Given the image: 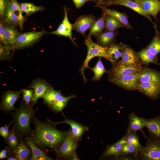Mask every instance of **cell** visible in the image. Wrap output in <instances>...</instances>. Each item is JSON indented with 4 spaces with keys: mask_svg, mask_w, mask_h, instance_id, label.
<instances>
[{
    "mask_svg": "<svg viewBox=\"0 0 160 160\" xmlns=\"http://www.w3.org/2000/svg\"><path fill=\"white\" fill-rule=\"evenodd\" d=\"M76 9H80L89 0H72Z\"/></svg>",
    "mask_w": 160,
    "mask_h": 160,
    "instance_id": "obj_47",
    "label": "cell"
},
{
    "mask_svg": "<svg viewBox=\"0 0 160 160\" xmlns=\"http://www.w3.org/2000/svg\"><path fill=\"white\" fill-rule=\"evenodd\" d=\"M78 141L72 135L71 130L68 131L67 134L63 142L55 150L57 159L59 157L65 159H72L77 147Z\"/></svg>",
    "mask_w": 160,
    "mask_h": 160,
    "instance_id": "obj_4",
    "label": "cell"
},
{
    "mask_svg": "<svg viewBox=\"0 0 160 160\" xmlns=\"http://www.w3.org/2000/svg\"><path fill=\"white\" fill-rule=\"evenodd\" d=\"M136 150L133 145L127 143L123 145L120 153L126 154L132 153L135 152Z\"/></svg>",
    "mask_w": 160,
    "mask_h": 160,
    "instance_id": "obj_44",
    "label": "cell"
},
{
    "mask_svg": "<svg viewBox=\"0 0 160 160\" xmlns=\"http://www.w3.org/2000/svg\"><path fill=\"white\" fill-rule=\"evenodd\" d=\"M105 15L103 14L102 16L97 20H96L89 28V33L86 38L91 37L92 36L95 37L102 33L104 26Z\"/></svg>",
    "mask_w": 160,
    "mask_h": 160,
    "instance_id": "obj_24",
    "label": "cell"
},
{
    "mask_svg": "<svg viewBox=\"0 0 160 160\" xmlns=\"http://www.w3.org/2000/svg\"><path fill=\"white\" fill-rule=\"evenodd\" d=\"M84 43L87 48V54L86 57L79 70L85 82L87 81L84 71L86 68H89L88 63L90 61L95 57H103L108 60L107 55L108 47H104L94 42L91 38H86Z\"/></svg>",
    "mask_w": 160,
    "mask_h": 160,
    "instance_id": "obj_3",
    "label": "cell"
},
{
    "mask_svg": "<svg viewBox=\"0 0 160 160\" xmlns=\"http://www.w3.org/2000/svg\"><path fill=\"white\" fill-rule=\"evenodd\" d=\"M123 49L118 44H112L108 47L107 52L108 60L113 64L116 63L122 57Z\"/></svg>",
    "mask_w": 160,
    "mask_h": 160,
    "instance_id": "obj_20",
    "label": "cell"
},
{
    "mask_svg": "<svg viewBox=\"0 0 160 160\" xmlns=\"http://www.w3.org/2000/svg\"><path fill=\"white\" fill-rule=\"evenodd\" d=\"M144 127L143 119L134 114L131 115L130 116V127L132 130H140Z\"/></svg>",
    "mask_w": 160,
    "mask_h": 160,
    "instance_id": "obj_36",
    "label": "cell"
},
{
    "mask_svg": "<svg viewBox=\"0 0 160 160\" xmlns=\"http://www.w3.org/2000/svg\"></svg>",
    "mask_w": 160,
    "mask_h": 160,
    "instance_id": "obj_53",
    "label": "cell"
},
{
    "mask_svg": "<svg viewBox=\"0 0 160 160\" xmlns=\"http://www.w3.org/2000/svg\"><path fill=\"white\" fill-rule=\"evenodd\" d=\"M116 36V33L114 31H106L95 37L97 44L103 47H108L112 44Z\"/></svg>",
    "mask_w": 160,
    "mask_h": 160,
    "instance_id": "obj_22",
    "label": "cell"
},
{
    "mask_svg": "<svg viewBox=\"0 0 160 160\" xmlns=\"http://www.w3.org/2000/svg\"><path fill=\"white\" fill-rule=\"evenodd\" d=\"M142 154L146 159L160 160V144L156 142H149L142 150Z\"/></svg>",
    "mask_w": 160,
    "mask_h": 160,
    "instance_id": "obj_15",
    "label": "cell"
},
{
    "mask_svg": "<svg viewBox=\"0 0 160 160\" xmlns=\"http://www.w3.org/2000/svg\"><path fill=\"white\" fill-rule=\"evenodd\" d=\"M104 26L106 31H114L120 28L124 27V25L113 17L105 14Z\"/></svg>",
    "mask_w": 160,
    "mask_h": 160,
    "instance_id": "obj_25",
    "label": "cell"
},
{
    "mask_svg": "<svg viewBox=\"0 0 160 160\" xmlns=\"http://www.w3.org/2000/svg\"><path fill=\"white\" fill-rule=\"evenodd\" d=\"M127 1H132V0H103L96 4L95 6L97 7L99 6L106 7L115 5L116 3L118 2Z\"/></svg>",
    "mask_w": 160,
    "mask_h": 160,
    "instance_id": "obj_42",
    "label": "cell"
},
{
    "mask_svg": "<svg viewBox=\"0 0 160 160\" xmlns=\"http://www.w3.org/2000/svg\"><path fill=\"white\" fill-rule=\"evenodd\" d=\"M100 58V57H99V59L94 67L92 68L89 67V68L92 70L94 74L92 81H98L101 79L103 74L106 72Z\"/></svg>",
    "mask_w": 160,
    "mask_h": 160,
    "instance_id": "obj_33",
    "label": "cell"
},
{
    "mask_svg": "<svg viewBox=\"0 0 160 160\" xmlns=\"http://www.w3.org/2000/svg\"><path fill=\"white\" fill-rule=\"evenodd\" d=\"M35 111L31 109L23 100L20 107L10 113L13 117V128L15 132L22 138L30 136L33 130L30 127L32 117Z\"/></svg>",
    "mask_w": 160,
    "mask_h": 160,
    "instance_id": "obj_2",
    "label": "cell"
},
{
    "mask_svg": "<svg viewBox=\"0 0 160 160\" xmlns=\"http://www.w3.org/2000/svg\"><path fill=\"white\" fill-rule=\"evenodd\" d=\"M31 88L34 91L33 96L30 105L31 109L36 103L39 98L43 97L45 93L50 89L53 88L51 84L44 80L36 79L32 81L30 86L28 88Z\"/></svg>",
    "mask_w": 160,
    "mask_h": 160,
    "instance_id": "obj_6",
    "label": "cell"
},
{
    "mask_svg": "<svg viewBox=\"0 0 160 160\" xmlns=\"http://www.w3.org/2000/svg\"><path fill=\"white\" fill-rule=\"evenodd\" d=\"M8 156H13L18 160H30L32 156V151L23 140L16 148L9 152Z\"/></svg>",
    "mask_w": 160,
    "mask_h": 160,
    "instance_id": "obj_16",
    "label": "cell"
},
{
    "mask_svg": "<svg viewBox=\"0 0 160 160\" xmlns=\"http://www.w3.org/2000/svg\"><path fill=\"white\" fill-rule=\"evenodd\" d=\"M115 5H119L127 7L145 17L152 22L149 15L144 11L140 6L135 1H127L119 2L116 3Z\"/></svg>",
    "mask_w": 160,
    "mask_h": 160,
    "instance_id": "obj_29",
    "label": "cell"
},
{
    "mask_svg": "<svg viewBox=\"0 0 160 160\" xmlns=\"http://www.w3.org/2000/svg\"><path fill=\"white\" fill-rule=\"evenodd\" d=\"M23 140L20 137L15 131L14 128L9 130V133L6 142L8 146L9 152L16 148Z\"/></svg>",
    "mask_w": 160,
    "mask_h": 160,
    "instance_id": "obj_26",
    "label": "cell"
},
{
    "mask_svg": "<svg viewBox=\"0 0 160 160\" xmlns=\"http://www.w3.org/2000/svg\"><path fill=\"white\" fill-rule=\"evenodd\" d=\"M98 7L102 10L103 14H108L113 17L122 23L127 29L132 28L127 17L123 13L115 10L109 9L106 7L99 6Z\"/></svg>",
    "mask_w": 160,
    "mask_h": 160,
    "instance_id": "obj_21",
    "label": "cell"
},
{
    "mask_svg": "<svg viewBox=\"0 0 160 160\" xmlns=\"http://www.w3.org/2000/svg\"><path fill=\"white\" fill-rule=\"evenodd\" d=\"M139 82H149L160 85V74L156 71L146 69L138 73Z\"/></svg>",
    "mask_w": 160,
    "mask_h": 160,
    "instance_id": "obj_19",
    "label": "cell"
},
{
    "mask_svg": "<svg viewBox=\"0 0 160 160\" xmlns=\"http://www.w3.org/2000/svg\"><path fill=\"white\" fill-rule=\"evenodd\" d=\"M47 33L46 30L21 33L17 38L12 49H20L29 46L38 40L43 35Z\"/></svg>",
    "mask_w": 160,
    "mask_h": 160,
    "instance_id": "obj_5",
    "label": "cell"
},
{
    "mask_svg": "<svg viewBox=\"0 0 160 160\" xmlns=\"http://www.w3.org/2000/svg\"><path fill=\"white\" fill-rule=\"evenodd\" d=\"M138 54L143 63H154L156 61L155 56L148 49L142 50Z\"/></svg>",
    "mask_w": 160,
    "mask_h": 160,
    "instance_id": "obj_35",
    "label": "cell"
},
{
    "mask_svg": "<svg viewBox=\"0 0 160 160\" xmlns=\"http://www.w3.org/2000/svg\"><path fill=\"white\" fill-rule=\"evenodd\" d=\"M63 9L64 17L62 22L56 30L47 33V34L68 37L75 46L78 47L72 37V30H73V25L69 22L68 19V9L65 7H63Z\"/></svg>",
    "mask_w": 160,
    "mask_h": 160,
    "instance_id": "obj_8",
    "label": "cell"
},
{
    "mask_svg": "<svg viewBox=\"0 0 160 160\" xmlns=\"http://www.w3.org/2000/svg\"><path fill=\"white\" fill-rule=\"evenodd\" d=\"M148 15L156 17L160 11V1L158 0H135Z\"/></svg>",
    "mask_w": 160,
    "mask_h": 160,
    "instance_id": "obj_14",
    "label": "cell"
},
{
    "mask_svg": "<svg viewBox=\"0 0 160 160\" xmlns=\"http://www.w3.org/2000/svg\"><path fill=\"white\" fill-rule=\"evenodd\" d=\"M144 127L156 137L160 138V120L158 118L143 119Z\"/></svg>",
    "mask_w": 160,
    "mask_h": 160,
    "instance_id": "obj_27",
    "label": "cell"
},
{
    "mask_svg": "<svg viewBox=\"0 0 160 160\" xmlns=\"http://www.w3.org/2000/svg\"><path fill=\"white\" fill-rule=\"evenodd\" d=\"M75 97L76 95H71L68 97H64L62 95L59 97L57 100L67 103L70 100Z\"/></svg>",
    "mask_w": 160,
    "mask_h": 160,
    "instance_id": "obj_49",
    "label": "cell"
},
{
    "mask_svg": "<svg viewBox=\"0 0 160 160\" xmlns=\"http://www.w3.org/2000/svg\"><path fill=\"white\" fill-rule=\"evenodd\" d=\"M137 89L148 96L154 97L160 93V85L149 82H139Z\"/></svg>",
    "mask_w": 160,
    "mask_h": 160,
    "instance_id": "obj_17",
    "label": "cell"
},
{
    "mask_svg": "<svg viewBox=\"0 0 160 160\" xmlns=\"http://www.w3.org/2000/svg\"><path fill=\"white\" fill-rule=\"evenodd\" d=\"M12 124V121H11L9 124L5 125L4 126L0 127V135L4 139L5 142L9 134V127Z\"/></svg>",
    "mask_w": 160,
    "mask_h": 160,
    "instance_id": "obj_43",
    "label": "cell"
},
{
    "mask_svg": "<svg viewBox=\"0 0 160 160\" xmlns=\"http://www.w3.org/2000/svg\"><path fill=\"white\" fill-rule=\"evenodd\" d=\"M50 121L55 126L57 124L62 123L68 124L70 126L71 131L72 135L78 141L81 140L83 134L89 129L88 127L83 125L72 120L66 118L65 119L64 121L61 122H54L50 120Z\"/></svg>",
    "mask_w": 160,
    "mask_h": 160,
    "instance_id": "obj_12",
    "label": "cell"
},
{
    "mask_svg": "<svg viewBox=\"0 0 160 160\" xmlns=\"http://www.w3.org/2000/svg\"><path fill=\"white\" fill-rule=\"evenodd\" d=\"M121 57L120 62L123 63L130 66L140 65L138 57L134 51L129 47L124 48Z\"/></svg>",
    "mask_w": 160,
    "mask_h": 160,
    "instance_id": "obj_18",
    "label": "cell"
},
{
    "mask_svg": "<svg viewBox=\"0 0 160 160\" xmlns=\"http://www.w3.org/2000/svg\"><path fill=\"white\" fill-rule=\"evenodd\" d=\"M114 64L109 72L110 78L139 73L141 71V67L140 65L130 66L123 63L120 62Z\"/></svg>",
    "mask_w": 160,
    "mask_h": 160,
    "instance_id": "obj_10",
    "label": "cell"
},
{
    "mask_svg": "<svg viewBox=\"0 0 160 160\" xmlns=\"http://www.w3.org/2000/svg\"><path fill=\"white\" fill-rule=\"evenodd\" d=\"M95 21V17L93 15H81L76 18V22L73 24L72 30L85 36L86 31Z\"/></svg>",
    "mask_w": 160,
    "mask_h": 160,
    "instance_id": "obj_11",
    "label": "cell"
},
{
    "mask_svg": "<svg viewBox=\"0 0 160 160\" xmlns=\"http://www.w3.org/2000/svg\"><path fill=\"white\" fill-rule=\"evenodd\" d=\"M47 118V122L38 120L34 116L31 123L35 126L31 136L32 140L40 149L44 150L51 149L55 150L59 146L65 138L67 131L58 130L49 120Z\"/></svg>",
    "mask_w": 160,
    "mask_h": 160,
    "instance_id": "obj_1",
    "label": "cell"
},
{
    "mask_svg": "<svg viewBox=\"0 0 160 160\" xmlns=\"http://www.w3.org/2000/svg\"><path fill=\"white\" fill-rule=\"evenodd\" d=\"M21 91H9L3 94L0 103V110L5 113L14 111V105L20 98Z\"/></svg>",
    "mask_w": 160,
    "mask_h": 160,
    "instance_id": "obj_9",
    "label": "cell"
},
{
    "mask_svg": "<svg viewBox=\"0 0 160 160\" xmlns=\"http://www.w3.org/2000/svg\"><path fill=\"white\" fill-rule=\"evenodd\" d=\"M3 28L6 38L10 45L12 47L15 44L16 40L20 34L14 27L9 25H4Z\"/></svg>",
    "mask_w": 160,
    "mask_h": 160,
    "instance_id": "obj_28",
    "label": "cell"
},
{
    "mask_svg": "<svg viewBox=\"0 0 160 160\" xmlns=\"http://www.w3.org/2000/svg\"><path fill=\"white\" fill-rule=\"evenodd\" d=\"M23 140L31 150L32 156L30 160H52L47 155L43 150L37 146L31 136L24 138Z\"/></svg>",
    "mask_w": 160,
    "mask_h": 160,
    "instance_id": "obj_13",
    "label": "cell"
},
{
    "mask_svg": "<svg viewBox=\"0 0 160 160\" xmlns=\"http://www.w3.org/2000/svg\"><path fill=\"white\" fill-rule=\"evenodd\" d=\"M148 49L155 56L160 52V40L156 38L148 47Z\"/></svg>",
    "mask_w": 160,
    "mask_h": 160,
    "instance_id": "obj_37",
    "label": "cell"
},
{
    "mask_svg": "<svg viewBox=\"0 0 160 160\" xmlns=\"http://www.w3.org/2000/svg\"><path fill=\"white\" fill-rule=\"evenodd\" d=\"M21 11L25 12L28 16H30L37 12L44 9V7L41 6H36L31 3H22L20 4Z\"/></svg>",
    "mask_w": 160,
    "mask_h": 160,
    "instance_id": "obj_34",
    "label": "cell"
},
{
    "mask_svg": "<svg viewBox=\"0 0 160 160\" xmlns=\"http://www.w3.org/2000/svg\"><path fill=\"white\" fill-rule=\"evenodd\" d=\"M72 160H80V159L78 158L77 155L75 153L73 155L72 158Z\"/></svg>",
    "mask_w": 160,
    "mask_h": 160,
    "instance_id": "obj_50",
    "label": "cell"
},
{
    "mask_svg": "<svg viewBox=\"0 0 160 160\" xmlns=\"http://www.w3.org/2000/svg\"><path fill=\"white\" fill-rule=\"evenodd\" d=\"M139 73L110 78V81L113 84L129 90L137 89Z\"/></svg>",
    "mask_w": 160,
    "mask_h": 160,
    "instance_id": "obj_7",
    "label": "cell"
},
{
    "mask_svg": "<svg viewBox=\"0 0 160 160\" xmlns=\"http://www.w3.org/2000/svg\"><path fill=\"white\" fill-rule=\"evenodd\" d=\"M126 140L127 143L133 145L137 150L141 149V145L137 136L135 134H130Z\"/></svg>",
    "mask_w": 160,
    "mask_h": 160,
    "instance_id": "obj_40",
    "label": "cell"
},
{
    "mask_svg": "<svg viewBox=\"0 0 160 160\" xmlns=\"http://www.w3.org/2000/svg\"><path fill=\"white\" fill-rule=\"evenodd\" d=\"M9 150L7 146L5 149H2L0 152V159H7L8 156Z\"/></svg>",
    "mask_w": 160,
    "mask_h": 160,
    "instance_id": "obj_48",
    "label": "cell"
},
{
    "mask_svg": "<svg viewBox=\"0 0 160 160\" xmlns=\"http://www.w3.org/2000/svg\"><path fill=\"white\" fill-rule=\"evenodd\" d=\"M11 49H12L11 47H7L4 44H0V59L1 61L9 60L10 52Z\"/></svg>",
    "mask_w": 160,
    "mask_h": 160,
    "instance_id": "obj_38",
    "label": "cell"
},
{
    "mask_svg": "<svg viewBox=\"0 0 160 160\" xmlns=\"http://www.w3.org/2000/svg\"><path fill=\"white\" fill-rule=\"evenodd\" d=\"M21 91L23 94V100L28 106H30V103L32 98L34 91L33 89H22Z\"/></svg>",
    "mask_w": 160,
    "mask_h": 160,
    "instance_id": "obj_39",
    "label": "cell"
},
{
    "mask_svg": "<svg viewBox=\"0 0 160 160\" xmlns=\"http://www.w3.org/2000/svg\"><path fill=\"white\" fill-rule=\"evenodd\" d=\"M5 21L9 25L15 27H19L20 22L17 16L11 8L9 4L5 15Z\"/></svg>",
    "mask_w": 160,
    "mask_h": 160,
    "instance_id": "obj_31",
    "label": "cell"
},
{
    "mask_svg": "<svg viewBox=\"0 0 160 160\" xmlns=\"http://www.w3.org/2000/svg\"><path fill=\"white\" fill-rule=\"evenodd\" d=\"M102 0H89L90 1H92L96 2V4L100 2Z\"/></svg>",
    "mask_w": 160,
    "mask_h": 160,
    "instance_id": "obj_52",
    "label": "cell"
},
{
    "mask_svg": "<svg viewBox=\"0 0 160 160\" xmlns=\"http://www.w3.org/2000/svg\"><path fill=\"white\" fill-rule=\"evenodd\" d=\"M9 4L12 10L18 17L20 22L19 27L22 30L23 28L25 18L23 15V12L21 9L20 5L17 0H10Z\"/></svg>",
    "mask_w": 160,
    "mask_h": 160,
    "instance_id": "obj_32",
    "label": "cell"
},
{
    "mask_svg": "<svg viewBox=\"0 0 160 160\" xmlns=\"http://www.w3.org/2000/svg\"><path fill=\"white\" fill-rule=\"evenodd\" d=\"M7 159L8 160H18L16 158L10 156H8Z\"/></svg>",
    "mask_w": 160,
    "mask_h": 160,
    "instance_id": "obj_51",
    "label": "cell"
},
{
    "mask_svg": "<svg viewBox=\"0 0 160 160\" xmlns=\"http://www.w3.org/2000/svg\"><path fill=\"white\" fill-rule=\"evenodd\" d=\"M60 91H56L53 88L48 90L43 97L44 102L50 108L52 103L62 96Z\"/></svg>",
    "mask_w": 160,
    "mask_h": 160,
    "instance_id": "obj_30",
    "label": "cell"
},
{
    "mask_svg": "<svg viewBox=\"0 0 160 160\" xmlns=\"http://www.w3.org/2000/svg\"><path fill=\"white\" fill-rule=\"evenodd\" d=\"M4 24L1 22H0V40L2 43H3V44L5 46L9 47H12L10 45L9 43L7 41L5 34L4 33V28H3Z\"/></svg>",
    "mask_w": 160,
    "mask_h": 160,
    "instance_id": "obj_45",
    "label": "cell"
},
{
    "mask_svg": "<svg viewBox=\"0 0 160 160\" xmlns=\"http://www.w3.org/2000/svg\"><path fill=\"white\" fill-rule=\"evenodd\" d=\"M127 143V140L123 138L114 144L109 146L104 152L103 157L118 155L120 154L123 145Z\"/></svg>",
    "mask_w": 160,
    "mask_h": 160,
    "instance_id": "obj_23",
    "label": "cell"
},
{
    "mask_svg": "<svg viewBox=\"0 0 160 160\" xmlns=\"http://www.w3.org/2000/svg\"><path fill=\"white\" fill-rule=\"evenodd\" d=\"M67 104L64 102L56 100L52 103L50 108L52 111L55 112H61L66 106Z\"/></svg>",
    "mask_w": 160,
    "mask_h": 160,
    "instance_id": "obj_41",
    "label": "cell"
},
{
    "mask_svg": "<svg viewBox=\"0 0 160 160\" xmlns=\"http://www.w3.org/2000/svg\"><path fill=\"white\" fill-rule=\"evenodd\" d=\"M9 1L7 0H0V16L4 17Z\"/></svg>",
    "mask_w": 160,
    "mask_h": 160,
    "instance_id": "obj_46",
    "label": "cell"
}]
</instances>
